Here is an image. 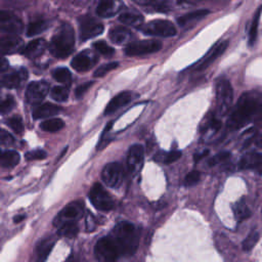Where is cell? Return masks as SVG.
I'll use <instances>...</instances> for the list:
<instances>
[{
  "label": "cell",
  "instance_id": "cell-39",
  "mask_svg": "<svg viewBox=\"0 0 262 262\" xmlns=\"http://www.w3.org/2000/svg\"><path fill=\"white\" fill-rule=\"evenodd\" d=\"M93 47H94L100 54H102V55H104V56H111V55H113L114 52H115L114 48L111 47V46H108V45H107L104 41H102V40L95 42V43L93 44Z\"/></svg>",
  "mask_w": 262,
  "mask_h": 262
},
{
  "label": "cell",
  "instance_id": "cell-27",
  "mask_svg": "<svg viewBox=\"0 0 262 262\" xmlns=\"http://www.w3.org/2000/svg\"><path fill=\"white\" fill-rule=\"evenodd\" d=\"M54 244H55V239L53 237H47V238L42 239L37 245V255H38L39 260L43 261L48 257Z\"/></svg>",
  "mask_w": 262,
  "mask_h": 262
},
{
  "label": "cell",
  "instance_id": "cell-3",
  "mask_svg": "<svg viewBox=\"0 0 262 262\" xmlns=\"http://www.w3.org/2000/svg\"><path fill=\"white\" fill-rule=\"evenodd\" d=\"M75 46L74 29L68 23L61 24L49 43V51L56 58L68 57Z\"/></svg>",
  "mask_w": 262,
  "mask_h": 262
},
{
  "label": "cell",
  "instance_id": "cell-47",
  "mask_svg": "<svg viewBox=\"0 0 262 262\" xmlns=\"http://www.w3.org/2000/svg\"><path fill=\"white\" fill-rule=\"evenodd\" d=\"M92 85H93V82H92V81H89V82H87V83H85V84H82L81 86L77 87V89H76V91H75L76 97H81Z\"/></svg>",
  "mask_w": 262,
  "mask_h": 262
},
{
  "label": "cell",
  "instance_id": "cell-6",
  "mask_svg": "<svg viewBox=\"0 0 262 262\" xmlns=\"http://www.w3.org/2000/svg\"><path fill=\"white\" fill-rule=\"evenodd\" d=\"M94 254L100 261H115L120 256L118 247L112 236H104L98 239L94 248Z\"/></svg>",
  "mask_w": 262,
  "mask_h": 262
},
{
  "label": "cell",
  "instance_id": "cell-10",
  "mask_svg": "<svg viewBox=\"0 0 262 262\" xmlns=\"http://www.w3.org/2000/svg\"><path fill=\"white\" fill-rule=\"evenodd\" d=\"M124 177V170L120 163L113 162L106 164L101 171L103 182L110 187H117L121 184Z\"/></svg>",
  "mask_w": 262,
  "mask_h": 262
},
{
  "label": "cell",
  "instance_id": "cell-24",
  "mask_svg": "<svg viewBox=\"0 0 262 262\" xmlns=\"http://www.w3.org/2000/svg\"><path fill=\"white\" fill-rule=\"evenodd\" d=\"M119 20L126 26L135 27V28L139 29L143 25L144 18L137 11H126L119 15Z\"/></svg>",
  "mask_w": 262,
  "mask_h": 262
},
{
  "label": "cell",
  "instance_id": "cell-4",
  "mask_svg": "<svg viewBox=\"0 0 262 262\" xmlns=\"http://www.w3.org/2000/svg\"><path fill=\"white\" fill-rule=\"evenodd\" d=\"M232 98L233 91L230 82L226 79L219 80L216 87V106L218 115H226V113L230 108Z\"/></svg>",
  "mask_w": 262,
  "mask_h": 262
},
{
  "label": "cell",
  "instance_id": "cell-8",
  "mask_svg": "<svg viewBox=\"0 0 262 262\" xmlns=\"http://www.w3.org/2000/svg\"><path fill=\"white\" fill-rule=\"evenodd\" d=\"M162 48V43L157 40H140L129 43L124 52L129 56H140L159 51Z\"/></svg>",
  "mask_w": 262,
  "mask_h": 262
},
{
  "label": "cell",
  "instance_id": "cell-13",
  "mask_svg": "<svg viewBox=\"0 0 262 262\" xmlns=\"http://www.w3.org/2000/svg\"><path fill=\"white\" fill-rule=\"evenodd\" d=\"M24 25L21 19L14 13L6 10H0V30L10 33L18 34L23 31Z\"/></svg>",
  "mask_w": 262,
  "mask_h": 262
},
{
  "label": "cell",
  "instance_id": "cell-35",
  "mask_svg": "<svg viewBox=\"0 0 262 262\" xmlns=\"http://www.w3.org/2000/svg\"><path fill=\"white\" fill-rule=\"evenodd\" d=\"M50 95L54 100L63 102V101H67V99L69 97V91H68L67 87L55 86L50 90Z\"/></svg>",
  "mask_w": 262,
  "mask_h": 262
},
{
  "label": "cell",
  "instance_id": "cell-5",
  "mask_svg": "<svg viewBox=\"0 0 262 262\" xmlns=\"http://www.w3.org/2000/svg\"><path fill=\"white\" fill-rule=\"evenodd\" d=\"M139 30L145 35L156 37H173L176 35L175 26L167 19H154L142 25Z\"/></svg>",
  "mask_w": 262,
  "mask_h": 262
},
{
  "label": "cell",
  "instance_id": "cell-29",
  "mask_svg": "<svg viewBox=\"0 0 262 262\" xmlns=\"http://www.w3.org/2000/svg\"><path fill=\"white\" fill-rule=\"evenodd\" d=\"M209 13H210V11L207 10V9L194 10V11H191V12H188V13H185V14L181 15L180 17L177 18V21H178L179 25L183 26V25H186L189 21H192V20H195V19H201V18L205 17L206 15H208Z\"/></svg>",
  "mask_w": 262,
  "mask_h": 262
},
{
  "label": "cell",
  "instance_id": "cell-40",
  "mask_svg": "<svg viewBox=\"0 0 262 262\" xmlns=\"http://www.w3.org/2000/svg\"><path fill=\"white\" fill-rule=\"evenodd\" d=\"M15 105V100L13 96L8 95L5 99L0 100V114H7L9 113Z\"/></svg>",
  "mask_w": 262,
  "mask_h": 262
},
{
  "label": "cell",
  "instance_id": "cell-52",
  "mask_svg": "<svg viewBox=\"0 0 262 262\" xmlns=\"http://www.w3.org/2000/svg\"><path fill=\"white\" fill-rule=\"evenodd\" d=\"M257 171H258V173L260 174V175H262V161H261V163H260V165L258 166V168L256 169Z\"/></svg>",
  "mask_w": 262,
  "mask_h": 262
},
{
  "label": "cell",
  "instance_id": "cell-26",
  "mask_svg": "<svg viewBox=\"0 0 262 262\" xmlns=\"http://www.w3.org/2000/svg\"><path fill=\"white\" fill-rule=\"evenodd\" d=\"M19 154L15 150H0V166L11 168L18 164Z\"/></svg>",
  "mask_w": 262,
  "mask_h": 262
},
{
  "label": "cell",
  "instance_id": "cell-33",
  "mask_svg": "<svg viewBox=\"0 0 262 262\" xmlns=\"http://www.w3.org/2000/svg\"><path fill=\"white\" fill-rule=\"evenodd\" d=\"M233 213L235 219L239 222L244 221L245 219H248L251 216V210L244 201H239L235 204L233 208Z\"/></svg>",
  "mask_w": 262,
  "mask_h": 262
},
{
  "label": "cell",
  "instance_id": "cell-23",
  "mask_svg": "<svg viewBox=\"0 0 262 262\" xmlns=\"http://www.w3.org/2000/svg\"><path fill=\"white\" fill-rule=\"evenodd\" d=\"M59 111H60V108L57 105H55V104H53L51 102H45V103L37 105L34 108V111H33V118L35 120L43 119V118H48V117L56 115Z\"/></svg>",
  "mask_w": 262,
  "mask_h": 262
},
{
  "label": "cell",
  "instance_id": "cell-44",
  "mask_svg": "<svg viewBox=\"0 0 262 262\" xmlns=\"http://www.w3.org/2000/svg\"><path fill=\"white\" fill-rule=\"evenodd\" d=\"M14 142L11 134L3 129H0V144L1 145H11Z\"/></svg>",
  "mask_w": 262,
  "mask_h": 262
},
{
  "label": "cell",
  "instance_id": "cell-17",
  "mask_svg": "<svg viewBox=\"0 0 262 262\" xmlns=\"http://www.w3.org/2000/svg\"><path fill=\"white\" fill-rule=\"evenodd\" d=\"M123 6L122 0H99L96 7V13L100 17L108 18L120 12Z\"/></svg>",
  "mask_w": 262,
  "mask_h": 262
},
{
  "label": "cell",
  "instance_id": "cell-18",
  "mask_svg": "<svg viewBox=\"0 0 262 262\" xmlns=\"http://www.w3.org/2000/svg\"><path fill=\"white\" fill-rule=\"evenodd\" d=\"M96 60L97 59L94 54L88 50H85L77 54L72 59V67L78 72H85L88 71L96 62Z\"/></svg>",
  "mask_w": 262,
  "mask_h": 262
},
{
  "label": "cell",
  "instance_id": "cell-32",
  "mask_svg": "<svg viewBox=\"0 0 262 262\" xmlns=\"http://www.w3.org/2000/svg\"><path fill=\"white\" fill-rule=\"evenodd\" d=\"M64 127V122L59 118L46 120L40 124V128L46 132H57Z\"/></svg>",
  "mask_w": 262,
  "mask_h": 262
},
{
  "label": "cell",
  "instance_id": "cell-12",
  "mask_svg": "<svg viewBox=\"0 0 262 262\" xmlns=\"http://www.w3.org/2000/svg\"><path fill=\"white\" fill-rule=\"evenodd\" d=\"M84 213V204L81 201H75L68 204L54 219V224L59 225L66 221H74L82 217Z\"/></svg>",
  "mask_w": 262,
  "mask_h": 262
},
{
  "label": "cell",
  "instance_id": "cell-42",
  "mask_svg": "<svg viewBox=\"0 0 262 262\" xmlns=\"http://www.w3.org/2000/svg\"><path fill=\"white\" fill-rule=\"evenodd\" d=\"M46 156H47V154L43 149H34V150L26 152V155H25L26 160H28V161L42 160V159H45Z\"/></svg>",
  "mask_w": 262,
  "mask_h": 262
},
{
  "label": "cell",
  "instance_id": "cell-20",
  "mask_svg": "<svg viewBox=\"0 0 262 262\" xmlns=\"http://www.w3.org/2000/svg\"><path fill=\"white\" fill-rule=\"evenodd\" d=\"M47 47V43L44 39H35L27 44L23 49V54L28 58H36L43 54Z\"/></svg>",
  "mask_w": 262,
  "mask_h": 262
},
{
  "label": "cell",
  "instance_id": "cell-22",
  "mask_svg": "<svg viewBox=\"0 0 262 262\" xmlns=\"http://www.w3.org/2000/svg\"><path fill=\"white\" fill-rule=\"evenodd\" d=\"M108 36L113 43L121 45L130 41L132 37V33L129 29L125 27H116L110 31Z\"/></svg>",
  "mask_w": 262,
  "mask_h": 262
},
{
  "label": "cell",
  "instance_id": "cell-49",
  "mask_svg": "<svg viewBox=\"0 0 262 262\" xmlns=\"http://www.w3.org/2000/svg\"><path fill=\"white\" fill-rule=\"evenodd\" d=\"M208 154H209V150H208V149H206V150H204V151H202V152H200V154H195L194 157H193L194 162H199V161L202 160L204 157H206Z\"/></svg>",
  "mask_w": 262,
  "mask_h": 262
},
{
  "label": "cell",
  "instance_id": "cell-46",
  "mask_svg": "<svg viewBox=\"0 0 262 262\" xmlns=\"http://www.w3.org/2000/svg\"><path fill=\"white\" fill-rule=\"evenodd\" d=\"M229 158H230V152L222 151V152H219L214 159H212L209 162V164H210V166H212V165H215L217 162H223V161H226Z\"/></svg>",
  "mask_w": 262,
  "mask_h": 262
},
{
  "label": "cell",
  "instance_id": "cell-41",
  "mask_svg": "<svg viewBox=\"0 0 262 262\" xmlns=\"http://www.w3.org/2000/svg\"><path fill=\"white\" fill-rule=\"evenodd\" d=\"M118 66H119V62H117V61L110 62V63H106V64H104V66H101V67H99V68L94 72L93 76H94V77H102V76H104L107 72H110V71L116 69Z\"/></svg>",
  "mask_w": 262,
  "mask_h": 262
},
{
  "label": "cell",
  "instance_id": "cell-43",
  "mask_svg": "<svg viewBox=\"0 0 262 262\" xmlns=\"http://www.w3.org/2000/svg\"><path fill=\"white\" fill-rule=\"evenodd\" d=\"M200 178H201V173L196 170H193L191 172H189L186 176H185V179H184V184L186 186H192L194 184H196L199 181H200Z\"/></svg>",
  "mask_w": 262,
  "mask_h": 262
},
{
  "label": "cell",
  "instance_id": "cell-7",
  "mask_svg": "<svg viewBox=\"0 0 262 262\" xmlns=\"http://www.w3.org/2000/svg\"><path fill=\"white\" fill-rule=\"evenodd\" d=\"M89 199L91 204L99 211H110L114 208L113 198L100 183L92 185L89 192Z\"/></svg>",
  "mask_w": 262,
  "mask_h": 262
},
{
  "label": "cell",
  "instance_id": "cell-11",
  "mask_svg": "<svg viewBox=\"0 0 262 262\" xmlns=\"http://www.w3.org/2000/svg\"><path fill=\"white\" fill-rule=\"evenodd\" d=\"M49 91V83L45 80L34 81L29 84L26 91V100L30 104H38L47 95Z\"/></svg>",
  "mask_w": 262,
  "mask_h": 262
},
{
  "label": "cell",
  "instance_id": "cell-34",
  "mask_svg": "<svg viewBox=\"0 0 262 262\" xmlns=\"http://www.w3.org/2000/svg\"><path fill=\"white\" fill-rule=\"evenodd\" d=\"M52 76L57 82H59V83H61L66 86L71 85L72 74L67 68H57V69H55L52 73Z\"/></svg>",
  "mask_w": 262,
  "mask_h": 262
},
{
  "label": "cell",
  "instance_id": "cell-2",
  "mask_svg": "<svg viewBox=\"0 0 262 262\" xmlns=\"http://www.w3.org/2000/svg\"><path fill=\"white\" fill-rule=\"evenodd\" d=\"M114 239L120 255H133L138 247V232L136 227L129 222H120L113 230Z\"/></svg>",
  "mask_w": 262,
  "mask_h": 262
},
{
  "label": "cell",
  "instance_id": "cell-28",
  "mask_svg": "<svg viewBox=\"0 0 262 262\" xmlns=\"http://www.w3.org/2000/svg\"><path fill=\"white\" fill-rule=\"evenodd\" d=\"M181 157V151L180 150H171V151H159L155 155L154 160L160 163H164V164H170L173 163L175 161H177L178 159H180Z\"/></svg>",
  "mask_w": 262,
  "mask_h": 262
},
{
  "label": "cell",
  "instance_id": "cell-36",
  "mask_svg": "<svg viewBox=\"0 0 262 262\" xmlns=\"http://www.w3.org/2000/svg\"><path fill=\"white\" fill-rule=\"evenodd\" d=\"M259 241V232L256 231V230H252L248 235L247 237L243 241V250L245 251H251L255 246L256 244L258 243Z\"/></svg>",
  "mask_w": 262,
  "mask_h": 262
},
{
  "label": "cell",
  "instance_id": "cell-25",
  "mask_svg": "<svg viewBox=\"0 0 262 262\" xmlns=\"http://www.w3.org/2000/svg\"><path fill=\"white\" fill-rule=\"evenodd\" d=\"M262 161L261 152H250L245 155L239 161L241 169H257Z\"/></svg>",
  "mask_w": 262,
  "mask_h": 262
},
{
  "label": "cell",
  "instance_id": "cell-21",
  "mask_svg": "<svg viewBox=\"0 0 262 262\" xmlns=\"http://www.w3.org/2000/svg\"><path fill=\"white\" fill-rule=\"evenodd\" d=\"M130 100H131V93L128 92V91H124V92H121V93L117 94L107 103V105L104 110V115L105 116L112 115L113 113H115L116 111H118L119 108H121L122 106L127 104L128 102H130Z\"/></svg>",
  "mask_w": 262,
  "mask_h": 262
},
{
  "label": "cell",
  "instance_id": "cell-9",
  "mask_svg": "<svg viewBox=\"0 0 262 262\" xmlns=\"http://www.w3.org/2000/svg\"><path fill=\"white\" fill-rule=\"evenodd\" d=\"M79 27L82 41L96 37L103 32V25L89 15H83L79 18Z\"/></svg>",
  "mask_w": 262,
  "mask_h": 262
},
{
  "label": "cell",
  "instance_id": "cell-45",
  "mask_svg": "<svg viewBox=\"0 0 262 262\" xmlns=\"http://www.w3.org/2000/svg\"><path fill=\"white\" fill-rule=\"evenodd\" d=\"M132 1L141 6H152L156 10L160 6V4L163 2V0H132Z\"/></svg>",
  "mask_w": 262,
  "mask_h": 262
},
{
  "label": "cell",
  "instance_id": "cell-30",
  "mask_svg": "<svg viewBox=\"0 0 262 262\" xmlns=\"http://www.w3.org/2000/svg\"><path fill=\"white\" fill-rule=\"evenodd\" d=\"M78 232H79V227L74 221H66L62 224H60L57 234L67 236V237H75L78 234Z\"/></svg>",
  "mask_w": 262,
  "mask_h": 262
},
{
  "label": "cell",
  "instance_id": "cell-48",
  "mask_svg": "<svg viewBox=\"0 0 262 262\" xmlns=\"http://www.w3.org/2000/svg\"><path fill=\"white\" fill-rule=\"evenodd\" d=\"M8 66H9L8 60L4 57H0V73L6 71L8 69Z\"/></svg>",
  "mask_w": 262,
  "mask_h": 262
},
{
  "label": "cell",
  "instance_id": "cell-14",
  "mask_svg": "<svg viewBox=\"0 0 262 262\" xmlns=\"http://www.w3.org/2000/svg\"><path fill=\"white\" fill-rule=\"evenodd\" d=\"M144 149L140 144H133L128 150L127 155V165L128 169L132 174L137 173L143 164Z\"/></svg>",
  "mask_w": 262,
  "mask_h": 262
},
{
  "label": "cell",
  "instance_id": "cell-15",
  "mask_svg": "<svg viewBox=\"0 0 262 262\" xmlns=\"http://www.w3.org/2000/svg\"><path fill=\"white\" fill-rule=\"evenodd\" d=\"M27 78H28V72L26 69L21 68L19 70L10 72L2 76L0 79V85L8 89L18 88L19 86L23 85V83L27 80Z\"/></svg>",
  "mask_w": 262,
  "mask_h": 262
},
{
  "label": "cell",
  "instance_id": "cell-51",
  "mask_svg": "<svg viewBox=\"0 0 262 262\" xmlns=\"http://www.w3.org/2000/svg\"><path fill=\"white\" fill-rule=\"evenodd\" d=\"M24 219H25V215H16V216H14L13 221H14L15 223H18V222H20V221L24 220Z\"/></svg>",
  "mask_w": 262,
  "mask_h": 262
},
{
  "label": "cell",
  "instance_id": "cell-1",
  "mask_svg": "<svg viewBox=\"0 0 262 262\" xmlns=\"http://www.w3.org/2000/svg\"><path fill=\"white\" fill-rule=\"evenodd\" d=\"M262 119V92L251 90L238 98L233 107L227 126L231 130L239 129Z\"/></svg>",
  "mask_w": 262,
  "mask_h": 262
},
{
  "label": "cell",
  "instance_id": "cell-31",
  "mask_svg": "<svg viewBox=\"0 0 262 262\" xmlns=\"http://www.w3.org/2000/svg\"><path fill=\"white\" fill-rule=\"evenodd\" d=\"M48 28V23L45 19H36L34 21H31L27 29V36L33 37L36 36L43 31H45Z\"/></svg>",
  "mask_w": 262,
  "mask_h": 262
},
{
  "label": "cell",
  "instance_id": "cell-38",
  "mask_svg": "<svg viewBox=\"0 0 262 262\" xmlns=\"http://www.w3.org/2000/svg\"><path fill=\"white\" fill-rule=\"evenodd\" d=\"M6 125L12 130L14 131L15 133L17 134H21L24 132V123L21 121L20 118L18 117H12V118H9L7 119L6 121Z\"/></svg>",
  "mask_w": 262,
  "mask_h": 262
},
{
  "label": "cell",
  "instance_id": "cell-19",
  "mask_svg": "<svg viewBox=\"0 0 262 262\" xmlns=\"http://www.w3.org/2000/svg\"><path fill=\"white\" fill-rule=\"evenodd\" d=\"M227 41H223V42H219L217 43L214 47L211 48V50L204 56V58L202 59V61L199 63V66L195 68L196 71H203L205 69H207L213 61H215L217 59V57L219 55H221L226 47H227Z\"/></svg>",
  "mask_w": 262,
  "mask_h": 262
},
{
  "label": "cell",
  "instance_id": "cell-37",
  "mask_svg": "<svg viewBox=\"0 0 262 262\" xmlns=\"http://www.w3.org/2000/svg\"><path fill=\"white\" fill-rule=\"evenodd\" d=\"M260 12L261 9H259L256 13V15L254 16L250 32H249V44L253 45L257 39V34H258V25H259V18H260Z\"/></svg>",
  "mask_w": 262,
  "mask_h": 262
},
{
  "label": "cell",
  "instance_id": "cell-16",
  "mask_svg": "<svg viewBox=\"0 0 262 262\" xmlns=\"http://www.w3.org/2000/svg\"><path fill=\"white\" fill-rule=\"evenodd\" d=\"M24 49V41L18 36L11 34L0 38V53L13 54Z\"/></svg>",
  "mask_w": 262,
  "mask_h": 262
},
{
  "label": "cell",
  "instance_id": "cell-50",
  "mask_svg": "<svg viewBox=\"0 0 262 262\" xmlns=\"http://www.w3.org/2000/svg\"><path fill=\"white\" fill-rule=\"evenodd\" d=\"M86 227H87V229H88L89 231L93 230V229H94V227H95V224H94V219H93V218L91 219V216H89V218H88V221L86 222Z\"/></svg>",
  "mask_w": 262,
  "mask_h": 262
}]
</instances>
